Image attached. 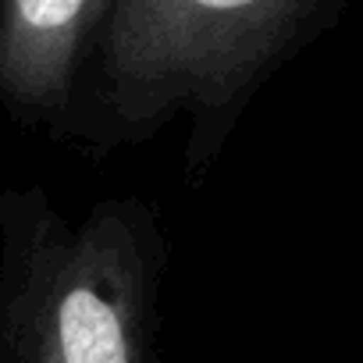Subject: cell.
<instances>
[{"instance_id":"cell-1","label":"cell","mask_w":363,"mask_h":363,"mask_svg":"<svg viewBox=\"0 0 363 363\" xmlns=\"http://www.w3.org/2000/svg\"><path fill=\"white\" fill-rule=\"evenodd\" d=\"M285 0H114L104 75L114 107L146 121L178 104H221L253 72Z\"/></svg>"},{"instance_id":"cell-2","label":"cell","mask_w":363,"mask_h":363,"mask_svg":"<svg viewBox=\"0 0 363 363\" xmlns=\"http://www.w3.org/2000/svg\"><path fill=\"white\" fill-rule=\"evenodd\" d=\"M146 250L125 207H100L33 274L18 313L22 363H143Z\"/></svg>"},{"instance_id":"cell-3","label":"cell","mask_w":363,"mask_h":363,"mask_svg":"<svg viewBox=\"0 0 363 363\" xmlns=\"http://www.w3.org/2000/svg\"><path fill=\"white\" fill-rule=\"evenodd\" d=\"M111 11L114 0H4L0 93L26 111L65 107L75 68Z\"/></svg>"}]
</instances>
